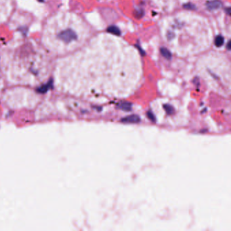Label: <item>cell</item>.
I'll return each instance as SVG.
<instances>
[{"label": "cell", "instance_id": "obj_1", "mask_svg": "<svg viewBox=\"0 0 231 231\" xmlns=\"http://www.w3.org/2000/svg\"><path fill=\"white\" fill-rule=\"evenodd\" d=\"M58 16L45 29V38L51 50L64 52L77 47L84 39V27L71 16Z\"/></svg>", "mask_w": 231, "mask_h": 231}, {"label": "cell", "instance_id": "obj_2", "mask_svg": "<svg viewBox=\"0 0 231 231\" xmlns=\"http://www.w3.org/2000/svg\"><path fill=\"white\" fill-rule=\"evenodd\" d=\"M220 6V3L218 1L209 2L208 4V7L210 9H215V8H219Z\"/></svg>", "mask_w": 231, "mask_h": 231}, {"label": "cell", "instance_id": "obj_3", "mask_svg": "<svg viewBox=\"0 0 231 231\" xmlns=\"http://www.w3.org/2000/svg\"><path fill=\"white\" fill-rule=\"evenodd\" d=\"M222 43H223V39L222 38L220 37H218L216 39V44L218 45H222Z\"/></svg>", "mask_w": 231, "mask_h": 231}]
</instances>
